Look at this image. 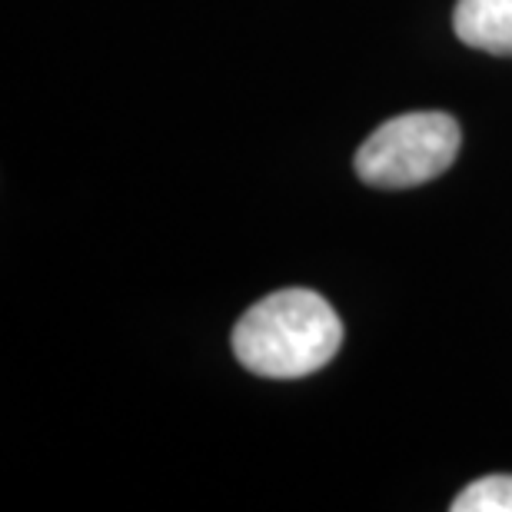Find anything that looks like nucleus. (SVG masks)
<instances>
[{"mask_svg": "<svg viewBox=\"0 0 512 512\" xmlns=\"http://www.w3.org/2000/svg\"><path fill=\"white\" fill-rule=\"evenodd\" d=\"M343 323L333 306L313 290H280L263 296L240 316L233 330V353L266 380H300L340 353Z\"/></svg>", "mask_w": 512, "mask_h": 512, "instance_id": "f257e3e1", "label": "nucleus"}, {"mask_svg": "<svg viewBox=\"0 0 512 512\" xmlns=\"http://www.w3.org/2000/svg\"><path fill=\"white\" fill-rule=\"evenodd\" d=\"M463 133L449 114H403L380 124L356 150V173L370 187L406 190L436 180L453 167Z\"/></svg>", "mask_w": 512, "mask_h": 512, "instance_id": "f03ea898", "label": "nucleus"}, {"mask_svg": "<svg viewBox=\"0 0 512 512\" xmlns=\"http://www.w3.org/2000/svg\"><path fill=\"white\" fill-rule=\"evenodd\" d=\"M453 27L466 47L512 57V0H459Z\"/></svg>", "mask_w": 512, "mask_h": 512, "instance_id": "7ed1b4c3", "label": "nucleus"}, {"mask_svg": "<svg viewBox=\"0 0 512 512\" xmlns=\"http://www.w3.org/2000/svg\"><path fill=\"white\" fill-rule=\"evenodd\" d=\"M453 512H512V476H483L453 499Z\"/></svg>", "mask_w": 512, "mask_h": 512, "instance_id": "20e7f679", "label": "nucleus"}]
</instances>
